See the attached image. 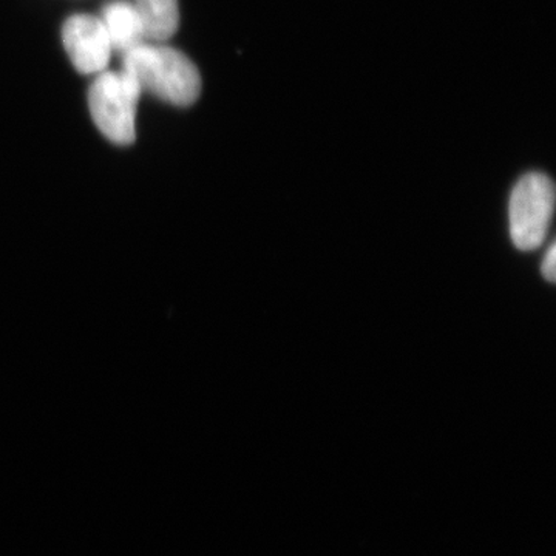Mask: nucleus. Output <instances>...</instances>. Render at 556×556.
Wrapping results in <instances>:
<instances>
[{
  "label": "nucleus",
  "mask_w": 556,
  "mask_h": 556,
  "mask_svg": "<svg viewBox=\"0 0 556 556\" xmlns=\"http://www.w3.org/2000/svg\"><path fill=\"white\" fill-rule=\"evenodd\" d=\"M123 70L160 100L189 108L199 100V68L181 51L156 43H139L124 54Z\"/></svg>",
  "instance_id": "nucleus-1"
},
{
  "label": "nucleus",
  "mask_w": 556,
  "mask_h": 556,
  "mask_svg": "<svg viewBox=\"0 0 556 556\" xmlns=\"http://www.w3.org/2000/svg\"><path fill=\"white\" fill-rule=\"evenodd\" d=\"M104 25L108 28L112 49L126 54L127 51L135 49L139 43L144 42V33H142L141 21L135 5L118 0V2L109 3L104 10Z\"/></svg>",
  "instance_id": "nucleus-5"
},
{
  "label": "nucleus",
  "mask_w": 556,
  "mask_h": 556,
  "mask_svg": "<svg viewBox=\"0 0 556 556\" xmlns=\"http://www.w3.org/2000/svg\"><path fill=\"white\" fill-rule=\"evenodd\" d=\"M554 207V182L546 174L530 172L519 179L508 203L510 237L519 251H535L544 243Z\"/></svg>",
  "instance_id": "nucleus-3"
},
{
  "label": "nucleus",
  "mask_w": 556,
  "mask_h": 556,
  "mask_svg": "<svg viewBox=\"0 0 556 556\" xmlns=\"http://www.w3.org/2000/svg\"><path fill=\"white\" fill-rule=\"evenodd\" d=\"M141 87L129 73H102L91 84L89 105L91 118L104 137L118 146L135 141V119Z\"/></svg>",
  "instance_id": "nucleus-2"
},
{
  "label": "nucleus",
  "mask_w": 556,
  "mask_h": 556,
  "mask_svg": "<svg viewBox=\"0 0 556 556\" xmlns=\"http://www.w3.org/2000/svg\"><path fill=\"white\" fill-rule=\"evenodd\" d=\"M70 60L83 75L100 73L108 67L112 42L104 22L87 14H76L62 30Z\"/></svg>",
  "instance_id": "nucleus-4"
},
{
  "label": "nucleus",
  "mask_w": 556,
  "mask_h": 556,
  "mask_svg": "<svg viewBox=\"0 0 556 556\" xmlns=\"http://www.w3.org/2000/svg\"><path fill=\"white\" fill-rule=\"evenodd\" d=\"M141 21L144 39L163 42L178 30V0H137L135 3Z\"/></svg>",
  "instance_id": "nucleus-6"
},
{
  "label": "nucleus",
  "mask_w": 556,
  "mask_h": 556,
  "mask_svg": "<svg viewBox=\"0 0 556 556\" xmlns=\"http://www.w3.org/2000/svg\"><path fill=\"white\" fill-rule=\"evenodd\" d=\"M556 247L554 243L551 244V248L547 249L546 255L543 258V265H541V273H543V277L546 278L547 281L554 283L556 278Z\"/></svg>",
  "instance_id": "nucleus-7"
}]
</instances>
